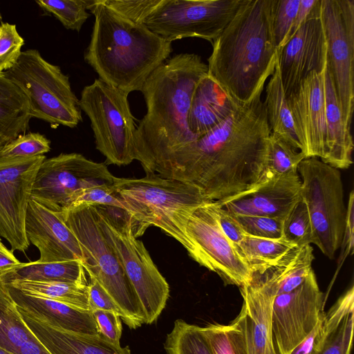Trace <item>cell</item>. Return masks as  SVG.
Wrapping results in <instances>:
<instances>
[{"mask_svg": "<svg viewBox=\"0 0 354 354\" xmlns=\"http://www.w3.org/2000/svg\"><path fill=\"white\" fill-rule=\"evenodd\" d=\"M261 93L213 129L171 153L152 174L190 183L208 201L217 203L265 182L271 131Z\"/></svg>", "mask_w": 354, "mask_h": 354, "instance_id": "6da1fadb", "label": "cell"}, {"mask_svg": "<svg viewBox=\"0 0 354 354\" xmlns=\"http://www.w3.org/2000/svg\"><path fill=\"white\" fill-rule=\"evenodd\" d=\"M208 74L200 55L180 53L167 59L147 79L141 92L147 113L136 127L135 160L147 174L196 137L188 125L195 88Z\"/></svg>", "mask_w": 354, "mask_h": 354, "instance_id": "7a4b0ae2", "label": "cell"}, {"mask_svg": "<svg viewBox=\"0 0 354 354\" xmlns=\"http://www.w3.org/2000/svg\"><path fill=\"white\" fill-rule=\"evenodd\" d=\"M274 3V0H243L212 43L208 75L242 105L263 92L277 63Z\"/></svg>", "mask_w": 354, "mask_h": 354, "instance_id": "3957f363", "label": "cell"}, {"mask_svg": "<svg viewBox=\"0 0 354 354\" xmlns=\"http://www.w3.org/2000/svg\"><path fill=\"white\" fill-rule=\"evenodd\" d=\"M85 62L99 79L127 93L140 91L147 79L169 59L172 46L148 29L95 0Z\"/></svg>", "mask_w": 354, "mask_h": 354, "instance_id": "277c9868", "label": "cell"}, {"mask_svg": "<svg viewBox=\"0 0 354 354\" xmlns=\"http://www.w3.org/2000/svg\"><path fill=\"white\" fill-rule=\"evenodd\" d=\"M113 185L127 206L136 237L150 226L158 227L190 252L187 223L198 207L209 202L197 187L156 174L140 178L115 177Z\"/></svg>", "mask_w": 354, "mask_h": 354, "instance_id": "5b68a950", "label": "cell"}, {"mask_svg": "<svg viewBox=\"0 0 354 354\" xmlns=\"http://www.w3.org/2000/svg\"><path fill=\"white\" fill-rule=\"evenodd\" d=\"M80 245L83 266L117 304L130 328L145 324L138 298L120 261L106 236L96 206L75 208L58 213Z\"/></svg>", "mask_w": 354, "mask_h": 354, "instance_id": "8992f818", "label": "cell"}, {"mask_svg": "<svg viewBox=\"0 0 354 354\" xmlns=\"http://www.w3.org/2000/svg\"><path fill=\"white\" fill-rule=\"evenodd\" d=\"M102 229L113 246L141 304L145 324L156 321L169 296V286L143 243L137 239L132 219L124 210L97 205Z\"/></svg>", "mask_w": 354, "mask_h": 354, "instance_id": "52a82bcc", "label": "cell"}, {"mask_svg": "<svg viewBox=\"0 0 354 354\" xmlns=\"http://www.w3.org/2000/svg\"><path fill=\"white\" fill-rule=\"evenodd\" d=\"M3 73L27 95L31 118L69 128L82 121L79 99L72 91L68 76L59 66L44 59L37 50L22 51L16 64Z\"/></svg>", "mask_w": 354, "mask_h": 354, "instance_id": "ba28073f", "label": "cell"}, {"mask_svg": "<svg viewBox=\"0 0 354 354\" xmlns=\"http://www.w3.org/2000/svg\"><path fill=\"white\" fill-rule=\"evenodd\" d=\"M297 171L311 221L312 244L332 259L341 247L346 215L341 172L315 157L304 159Z\"/></svg>", "mask_w": 354, "mask_h": 354, "instance_id": "9c48e42d", "label": "cell"}, {"mask_svg": "<svg viewBox=\"0 0 354 354\" xmlns=\"http://www.w3.org/2000/svg\"><path fill=\"white\" fill-rule=\"evenodd\" d=\"M128 95L99 78L81 93L80 107L90 120L96 149L106 164L127 165L135 160L136 127Z\"/></svg>", "mask_w": 354, "mask_h": 354, "instance_id": "30bf717a", "label": "cell"}, {"mask_svg": "<svg viewBox=\"0 0 354 354\" xmlns=\"http://www.w3.org/2000/svg\"><path fill=\"white\" fill-rule=\"evenodd\" d=\"M243 0H161L143 24L166 41L187 37L212 41Z\"/></svg>", "mask_w": 354, "mask_h": 354, "instance_id": "8fae6325", "label": "cell"}, {"mask_svg": "<svg viewBox=\"0 0 354 354\" xmlns=\"http://www.w3.org/2000/svg\"><path fill=\"white\" fill-rule=\"evenodd\" d=\"M327 65L344 122L351 130L354 110V1L320 0Z\"/></svg>", "mask_w": 354, "mask_h": 354, "instance_id": "7c38bea8", "label": "cell"}, {"mask_svg": "<svg viewBox=\"0 0 354 354\" xmlns=\"http://www.w3.org/2000/svg\"><path fill=\"white\" fill-rule=\"evenodd\" d=\"M115 178L104 163L80 153H62L41 162L30 198L52 212L62 213L77 191L93 185H113Z\"/></svg>", "mask_w": 354, "mask_h": 354, "instance_id": "4fadbf2b", "label": "cell"}, {"mask_svg": "<svg viewBox=\"0 0 354 354\" xmlns=\"http://www.w3.org/2000/svg\"><path fill=\"white\" fill-rule=\"evenodd\" d=\"M191 245L189 255L199 265L217 274L225 285L248 284L252 269L234 245L222 232L209 202L190 216L185 228Z\"/></svg>", "mask_w": 354, "mask_h": 354, "instance_id": "5bb4252c", "label": "cell"}, {"mask_svg": "<svg viewBox=\"0 0 354 354\" xmlns=\"http://www.w3.org/2000/svg\"><path fill=\"white\" fill-rule=\"evenodd\" d=\"M323 307L324 293L313 270L297 288L274 297L271 326L278 354H290L316 326Z\"/></svg>", "mask_w": 354, "mask_h": 354, "instance_id": "9a60e30c", "label": "cell"}, {"mask_svg": "<svg viewBox=\"0 0 354 354\" xmlns=\"http://www.w3.org/2000/svg\"><path fill=\"white\" fill-rule=\"evenodd\" d=\"M45 156L0 160V237L11 251L25 252L30 245L26 216L32 188Z\"/></svg>", "mask_w": 354, "mask_h": 354, "instance_id": "2e32d148", "label": "cell"}, {"mask_svg": "<svg viewBox=\"0 0 354 354\" xmlns=\"http://www.w3.org/2000/svg\"><path fill=\"white\" fill-rule=\"evenodd\" d=\"M326 64V41L318 0L306 20L278 53L286 95L288 96L310 73L322 72Z\"/></svg>", "mask_w": 354, "mask_h": 354, "instance_id": "e0dca14e", "label": "cell"}, {"mask_svg": "<svg viewBox=\"0 0 354 354\" xmlns=\"http://www.w3.org/2000/svg\"><path fill=\"white\" fill-rule=\"evenodd\" d=\"M327 66V64H326ZM312 72L287 96L296 131L306 158L323 161L326 156V118L324 77Z\"/></svg>", "mask_w": 354, "mask_h": 354, "instance_id": "ac0fdd59", "label": "cell"}, {"mask_svg": "<svg viewBox=\"0 0 354 354\" xmlns=\"http://www.w3.org/2000/svg\"><path fill=\"white\" fill-rule=\"evenodd\" d=\"M26 234L39 251V262L83 261L78 241L60 215L31 198L26 212Z\"/></svg>", "mask_w": 354, "mask_h": 354, "instance_id": "d6986e66", "label": "cell"}, {"mask_svg": "<svg viewBox=\"0 0 354 354\" xmlns=\"http://www.w3.org/2000/svg\"><path fill=\"white\" fill-rule=\"evenodd\" d=\"M301 179L293 171L267 180L252 190L222 203L234 214L284 220L301 197Z\"/></svg>", "mask_w": 354, "mask_h": 354, "instance_id": "ffe728a7", "label": "cell"}, {"mask_svg": "<svg viewBox=\"0 0 354 354\" xmlns=\"http://www.w3.org/2000/svg\"><path fill=\"white\" fill-rule=\"evenodd\" d=\"M239 290L243 303L236 317L243 328L247 353L278 354L271 326L274 293L265 285L253 280Z\"/></svg>", "mask_w": 354, "mask_h": 354, "instance_id": "44dd1931", "label": "cell"}, {"mask_svg": "<svg viewBox=\"0 0 354 354\" xmlns=\"http://www.w3.org/2000/svg\"><path fill=\"white\" fill-rule=\"evenodd\" d=\"M6 285L17 308L35 318L66 331L89 335H98L97 325L91 310H80L64 303L28 295Z\"/></svg>", "mask_w": 354, "mask_h": 354, "instance_id": "7402d4cb", "label": "cell"}, {"mask_svg": "<svg viewBox=\"0 0 354 354\" xmlns=\"http://www.w3.org/2000/svg\"><path fill=\"white\" fill-rule=\"evenodd\" d=\"M18 310L26 325L51 354H131L128 346L111 343L99 335L59 329Z\"/></svg>", "mask_w": 354, "mask_h": 354, "instance_id": "603a6c76", "label": "cell"}, {"mask_svg": "<svg viewBox=\"0 0 354 354\" xmlns=\"http://www.w3.org/2000/svg\"><path fill=\"white\" fill-rule=\"evenodd\" d=\"M240 104L208 74L197 84L188 114V125L197 138L209 132L236 111Z\"/></svg>", "mask_w": 354, "mask_h": 354, "instance_id": "cb8c5ba5", "label": "cell"}, {"mask_svg": "<svg viewBox=\"0 0 354 354\" xmlns=\"http://www.w3.org/2000/svg\"><path fill=\"white\" fill-rule=\"evenodd\" d=\"M314 260L310 245L292 247L274 263L252 271L251 280L265 285L275 296L288 292L308 277Z\"/></svg>", "mask_w": 354, "mask_h": 354, "instance_id": "d4e9b609", "label": "cell"}, {"mask_svg": "<svg viewBox=\"0 0 354 354\" xmlns=\"http://www.w3.org/2000/svg\"><path fill=\"white\" fill-rule=\"evenodd\" d=\"M326 156L322 161L338 169L353 164L354 143L351 130L344 122L328 65L324 77Z\"/></svg>", "mask_w": 354, "mask_h": 354, "instance_id": "484cf974", "label": "cell"}, {"mask_svg": "<svg viewBox=\"0 0 354 354\" xmlns=\"http://www.w3.org/2000/svg\"><path fill=\"white\" fill-rule=\"evenodd\" d=\"M0 346L12 354H51L26 325L1 280Z\"/></svg>", "mask_w": 354, "mask_h": 354, "instance_id": "4316f807", "label": "cell"}, {"mask_svg": "<svg viewBox=\"0 0 354 354\" xmlns=\"http://www.w3.org/2000/svg\"><path fill=\"white\" fill-rule=\"evenodd\" d=\"M354 326V287L347 289L324 315V334L313 354H350Z\"/></svg>", "mask_w": 354, "mask_h": 354, "instance_id": "83f0119b", "label": "cell"}, {"mask_svg": "<svg viewBox=\"0 0 354 354\" xmlns=\"http://www.w3.org/2000/svg\"><path fill=\"white\" fill-rule=\"evenodd\" d=\"M31 118L26 93L4 73H0V148L26 133Z\"/></svg>", "mask_w": 354, "mask_h": 354, "instance_id": "f1b7e54d", "label": "cell"}, {"mask_svg": "<svg viewBox=\"0 0 354 354\" xmlns=\"http://www.w3.org/2000/svg\"><path fill=\"white\" fill-rule=\"evenodd\" d=\"M86 272L82 260L63 262L30 261L21 263L15 270L0 278L8 283L15 281L65 282L88 285Z\"/></svg>", "mask_w": 354, "mask_h": 354, "instance_id": "f546056e", "label": "cell"}, {"mask_svg": "<svg viewBox=\"0 0 354 354\" xmlns=\"http://www.w3.org/2000/svg\"><path fill=\"white\" fill-rule=\"evenodd\" d=\"M266 88V100L263 102L271 133H275L292 147L301 151L302 146L281 80L278 60Z\"/></svg>", "mask_w": 354, "mask_h": 354, "instance_id": "4dcf8cb0", "label": "cell"}, {"mask_svg": "<svg viewBox=\"0 0 354 354\" xmlns=\"http://www.w3.org/2000/svg\"><path fill=\"white\" fill-rule=\"evenodd\" d=\"M6 284L28 295L64 303L80 310H91L88 284L32 281H15Z\"/></svg>", "mask_w": 354, "mask_h": 354, "instance_id": "1f68e13d", "label": "cell"}, {"mask_svg": "<svg viewBox=\"0 0 354 354\" xmlns=\"http://www.w3.org/2000/svg\"><path fill=\"white\" fill-rule=\"evenodd\" d=\"M236 247L239 254L254 271L274 263L295 246L282 239H271L245 235Z\"/></svg>", "mask_w": 354, "mask_h": 354, "instance_id": "d6a6232c", "label": "cell"}, {"mask_svg": "<svg viewBox=\"0 0 354 354\" xmlns=\"http://www.w3.org/2000/svg\"><path fill=\"white\" fill-rule=\"evenodd\" d=\"M164 348L167 354H214L202 327L181 319L174 322Z\"/></svg>", "mask_w": 354, "mask_h": 354, "instance_id": "836d02e7", "label": "cell"}, {"mask_svg": "<svg viewBox=\"0 0 354 354\" xmlns=\"http://www.w3.org/2000/svg\"><path fill=\"white\" fill-rule=\"evenodd\" d=\"M202 330L214 354H248L243 328L237 317L227 325L209 324Z\"/></svg>", "mask_w": 354, "mask_h": 354, "instance_id": "e575fe53", "label": "cell"}, {"mask_svg": "<svg viewBox=\"0 0 354 354\" xmlns=\"http://www.w3.org/2000/svg\"><path fill=\"white\" fill-rule=\"evenodd\" d=\"M95 0H37L45 12L52 14L65 28L80 32L90 16L87 10Z\"/></svg>", "mask_w": 354, "mask_h": 354, "instance_id": "d590c367", "label": "cell"}, {"mask_svg": "<svg viewBox=\"0 0 354 354\" xmlns=\"http://www.w3.org/2000/svg\"><path fill=\"white\" fill-rule=\"evenodd\" d=\"M304 154L292 147L275 133H271L268 141L266 175L277 177L297 171Z\"/></svg>", "mask_w": 354, "mask_h": 354, "instance_id": "8d00e7d4", "label": "cell"}, {"mask_svg": "<svg viewBox=\"0 0 354 354\" xmlns=\"http://www.w3.org/2000/svg\"><path fill=\"white\" fill-rule=\"evenodd\" d=\"M281 239L295 247L312 244L311 221L307 205L301 197L283 220Z\"/></svg>", "mask_w": 354, "mask_h": 354, "instance_id": "74e56055", "label": "cell"}, {"mask_svg": "<svg viewBox=\"0 0 354 354\" xmlns=\"http://www.w3.org/2000/svg\"><path fill=\"white\" fill-rule=\"evenodd\" d=\"M113 185H93L80 189L72 195L64 212L82 207L102 205L120 208L127 212L125 203L116 194Z\"/></svg>", "mask_w": 354, "mask_h": 354, "instance_id": "f35d334b", "label": "cell"}, {"mask_svg": "<svg viewBox=\"0 0 354 354\" xmlns=\"http://www.w3.org/2000/svg\"><path fill=\"white\" fill-rule=\"evenodd\" d=\"M50 150V141L39 133L21 134L0 148V160L32 158Z\"/></svg>", "mask_w": 354, "mask_h": 354, "instance_id": "ab89813d", "label": "cell"}, {"mask_svg": "<svg viewBox=\"0 0 354 354\" xmlns=\"http://www.w3.org/2000/svg\"><path fill=\"white\" fill-rule=\"evenodd\" d=\"M232 214L246 235L271 239L282 238L283 220L261 216Z\"/></svg>", "mask_w": 354, "mask_h": 354, "instance_id": "60d3db41", "label": "cell"}, {"mask_svg": "<svg viewBox=\"0 0 354 354\" xmlns=\"http://www.w3.org/2000/svg\"><path fill=\"white\" fill-rule=\"evenodd\" d=\"M24 40L15 24L3 23L0 28V73L12 68L22 53Z\"/></svg>", "mask_w": 354, "mask_h": 354, "instance_id": "b9f144b4", "label": "cell"}, {"mask_svg": "<svg viewBox=\"0 0 354 354\" xmlns=\"http://www.w3.org/2000/svg\"><path fill=\"white\" fill-rule=\"evenodd\" d=\"M299 3L300 0H274L273 30L278 53L286 44Z\"/></svg>", "mask_w": 354, "mask_h": 354, "instance_id": "7bdbcfd3", "label": "cell"}, {"mask_svg": "<svg viewBox=\"0 0 354 354\" xmlns=\"http://www.w3.org/2000/svg\"><path fill=\"white\" fill-rule=\"evenodd\" d=\"M102 3L129 20L143 24L161 0H102Z\"/></svg>", "mask_w": 354, "mask_h": 354, "instance_id": "ee69618b", "label": "cell"}, {"mask_svg": "<svg viewBox=\"0 0 354 354\" xmlns=\"http://www.w3.org/2000/svg\"><path fill=\"white\" fill-rule=\"evenodd\" d=\"M98 330V335L108 342L120 345L122 322L115 313L105 310L91 311Z\"/></svg>", "mask_w": 354, "mask_h": 354, "instance_id": "f6af8a7d", "label": "cell"}, {"mask_svg": "<svg viewBox=\"0 0 354 354\" xmlns=\"http://www.w3.org/2000/svg\"><path fill=\"white\" fill-rule=\"evenodd\" d=\"M90 310H105L117 313L124 321V315L111 296L91 275H88Z\"/></svg>", "mask_w": 354, "mask_h": 354, "instance_id": "bcb514c9", "label": "cell"}, {"mask_svg": "<svg viewBox=\"0 0 354 354\" xmlns=\"http://www.w3.org/2000/svg\"><path fill=\"white\" fill-rule=\"evenodd\" d=\"M212 203L222 232L237 246L246 234L230 212L217 203L212 202Z\"/></svg>", "mask_w": 354, "mask_h": 354, "instance_id": "7dc6e473", "label": "cell"}, {"mask_svg": "<svg viewBox=\"0 0 354 354\" xmlns=\"http://www.w3.org/2000/svg\"><path fill=\"white\" fill-rule=\"evenodd\" d=\"M354 245V193L351 191L349 195L344 236L340 248H342V259H345L351 254Z\"/></svg>", "mask_w": 354, "mask_h": 354, "instance_id": "c3c4849f", "label": "cell"}, {"mask_svg": "<svg viewBox=\"0 0 354 354\" xmlns=\"http://www.w3.org/2000/svg\"><path fill=\"white\" fill-rule=\"evenodd\" d=\"M324 315L325 313L314 328L290 354H313L317 350L324 334Z\"/></svg>", "mask_w": 354, "mask_h": 354, "instance_id": "681fc988", "label": "cell"}, {"mask_svg": "<svg viewBox=\"0 0 354 354\" xmlns=\"http://www.w3.org/2000/svg\"><path fill=\"white\" fill-rule=\"evenodd\" d=\"M317 2L318 0H300L297 15L290 30L286 43L292 38L306 20Z\"/></svg>", "mask_w": 354, "mask_h": 354, "instance_id": "f907efd6", "label": "cell"}, {"mask_svg": "<svg viewBox=\"0 0 354 354\" xmlns=\"http://www.w3.org/2000/svg\"><path fill=\"white\" fill-rule=\"evenodd\" d=\"M20 262L1 241L0 237V278L17 268Z\"/></svg>", "mask_w": 354, "mask_h": 354, "instance_id": "816d5d0a", "label": "cell"}, {"mask_svg": "<svg viewBox=\"0 0 354 354\" xmlns=\"http://www.w3.org/2000/svg\"><path fill=\"white\" fill-rule=\"evenodd\" d=\"M0 354H12V353L0 346Z\"/></svg>", "mask_w": 354, "mask_h": 354, "instance_id": "f5cc1de1", "label": "cell"}, {"mask_svg": "<svg viewBox=\"0 0 354 354\" xmlns=\"http://www.w3.org/2000/svg\"><path fill=\"white\" fill-rule=\"evenodd\" d=\"M2 20H1V13H0V28H1V26L2 25Z\"/></svg>", "mask_w": 354, "mask_h": 354, "instance_id": "db71d44e", "label": "cell"}]
</instances>
